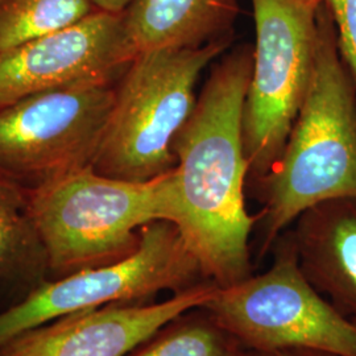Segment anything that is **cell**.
Here are the masks:
<instances>
[{
    "label": "cell",
    "mask_w": 356,
    "mask_h": 356,
    "mask_svg": "<svg viewBox=\"0 0 356 356\" xmlns=\"http://www.w3.org/2000/svg\"><path fill=\"white\" fill-rule=\"evenodd\" d=\"M252 60L251 44L219 58L173 144L169 222L177 226L204 277L219 288L254 275L250 239L257 218L245 207L242 128Z\"/></svg>",
    "instance_id": "cell-1"
},
{
    "label": "cell",
    "mask_w": 356,
    "mask_h": 356,
    "mask_svg": "<svg viewBox=\"0 0 356 356\" xmlns=\"http://www.w3.org/2000/svg\"><path fill=\"white\" fill-rule=\"evenodd\" d=\"M247 189L261 204L256 216L259 259L272 251L307 209L337 198H356V83L323 1L317 61L305 101L280 159Z\"/></svg>",
    "instance_id": "cell-2"
},
{
    "label": "cell",
    "mask_w": 356,
    "mask_h": 356,
    "mask_svg": "<svg viewBox=\"0 0 356 356\" xmlns=\"http://www.w3.org/2000/svg\"><path fill=\"white\" fill-rule=\"evenodd\" d=\"M169 173L129 182L90 165L31 188L29 211L47 251L49 280L134 254L145 225L169 220Z\"/></svg>",
    "instance_id": "cell-3"
},
{
    "label": "cell",
    "mask_w": 356,
    "mask_h": 356,
    "mask_svg": "<svg viewBox=\"0 0 356 356\" xmlns=\"http://www.w3.org/2000/svg\"><path fill=\"white\" fill-rule=\"evenodd\" d=\"M231 44L138 53L115 83L94 170L129 182L169 173L176 165L175 140L197 104L198 81Z\"/></svg>",
    "instance_id": "cell-4"
},
{
    "label": "cell",
    "mask_w": 356,
    "mask_h": 356,
    "mask_svg": "<svg viewBox=\"0 0 356 356\" xmlns=\"http://www.w3.org/2000/svg\"><path fill=\"white\" fill-rule=\"evenodd\" d=\"M256 40L243 106L247 185L280 159L310 88L319 42L322 0H251Z\"/></svg>",
    "instance_id": "cell-5"
},
{
    "label": "cell",
    "mask_w": 356,
    "mask_h": 356,
    "mask_svg": "<svg viewBox=\"0 0 356 356\" xmlns=\"http://www.w3.org/2000/svg\"><path fill=\"white\" fill-rule=\"evenodd\" d=\"M272 252L266 272L218 288L202 307L245 351L310 348L356 356V322L343 317L307 281L288 231Z\"/></svg>",
    "instance_id": "cell-6"
},
{
    "label": "cell",
    "mask_w": 356,
    "mask_h": 356,
    "mask_svg": "<svg viewBox=\"0 0 356 356\" xmlns=\"http://www.w3.org/2000/svg\"><path fill=\"white\" fill-rule=\"evenodd\" d=\"M206 280L177 226L154 220L141 229L138 250L126 259L47 281L0 312V346L70 313L110 304L152 302L160 292L175 294Z\"/></svg>",
    "instance_id": "cell-7"
},
{
    "label": "cell",
    "mask_w": 356,
    "mask_h": 356,
    "mask_svg": "<svg viewBox=\"0 0 356 356\" xmlns=\"http://www.w3.org/2000/svg\"><path fill=\"white\" fill-rule=\"evenodd\" d=\"M115 83L51 90L0 110V170L38 188L92 165Z\"/></svg>",
    "instance_id": "cell-8"
},
{
    "label": "cell",
    "mask_w": 356,
    "mask_h": 356,
    "mask_svg": "<svg viewBox=\"0 0 356 356\" xmlns=\"http://www.w3.org/2000/svg\"><path fill=\"white\" fill-rule=\"evenodd\" d=\"M135 56L124 13L95 10L74 26L0 53V110L51 90L116 83Z\"/></svg>",
    "instance_id": "cell-9"
},
{
    "label": "cell",
    "mask_w": 356,
    "mask_h": 356,
    "mask_svg": "<svg viewBox=\"0 0 356 356\" xmlns=\"http://www.w3.org/2000/svg\"><path fill=\"white\" fill-rule=\"evenodd\" d=\"M219 286L206 280L163 302L110 304L53 319L0 346V356H127L166 323L204 306Z\"/></svg>",
    "instance_id": "cell-10"
},
{
    "label": "cell",
    "mask_w": 356,
    "mask_h": 356,
    "mask_svg": "<svg viewBox=\"0 0 356 356\" xmlns=\"http://www.w3.org/2000/svg\"><path fill=\"white\" fill-rule=\"evenodd\" d=\"M286 231L307 281L356 322V198L316 204Z\"/></svg>",
    "instance_id": "cell-11"
},
{
    "label": "cell",
    "mask_w": 356,
    "mask_h": 356,
    "mask_svg": "<svg viewBox=\"0 0 356 356\" xmlns=\"http://www.w3.org/2000/svg\"><path fill=\"white\" fill-rule=\"evenodd\" d=\"M238 13V0H134L124 20L138 54L234 40Z\"/></svg>",
    "instance_id": "cell-12"
},
{
    "label": "cell",
    "mask_w": 356,
    "mask_h": 356,
    "mask_svg": "<svg viewBox=\"0 0 356 356\" xmlns=\"http://www.w3.org/2000/svg\"><path fill=\"white\" fill-rule=\"evenodd\" d=\"M29 197L31 188L0 170V291L26 296L49 281L48 256Z\"/></svg>",
    "instance_id": "cell-13"
},
{
    "label": "cell",
    "mask_w": 356,
    "mask_h": 356,
    "mask_svg": "<svg viewBox=\"0 0 356 356\" xmlns=\"http://www.w3.org/2000/svg\"><path fill=\"white\" fill-rule=\"evenodd\" d=\"M94 11L90 0H0V53L74 26Z\"/></svg>",
    "instance_id": "cell-14"
},
{
    "label": "cell",
    "mask_w": 356,
    "mask_h": 356,
    "mask_svg": "<svg viewBox=\"0 0 356 356\" xmlns=\"http://www.w3.org/2000/svg\"><path fill=\"white\" fill-rule=\"evenodd\" d=\"M241 348L202 306L182 313L127 356H227Z\"/></svg>",
    "instance_id": "cell-15"
},
{
    "label": "cell",
    "mask_w": 356,
    "mask_h": 356,
    "mask_svg": "<svg viewBox=\"0 0 356 356\" xmlns=\"http://www.w3.org/2000/svg\"><path fill=\"white\" fill-rule=\"evenodd\" d=\"M337 32L338 48L356 83V0H322Z\"/></svg>",
    "instance_id": "cell-16"
},
{
    "label": "cell",
    "mask_w": 356,
    "mask_h": 356,
    "mask_svg": "<svg viewBox=\"0 0 356 356\" xmlns=\"http://www.w3.org/2000/svg\"><path fill=\"white\" fill-rule=\"evenodd\" d=\"M250 356H342L334 354L329 351L321 350H310V348H288V350H277V351H268V353H251Z\"/></svg>",
    "instance_id": "cell-17"
},
{
    "label": "cell",
    "mask_w": 356,
    "mask_h": 356,
    "mask_svg": "<svg viewBox=\"0 0 356 356\" xmlns=\"http://www.w3.org/2000/svg\"><path fill=\"white\" fill-rule=\"evenodd\" d=\"M95 10L104 13H122L127 10L134 0H90Z\"/></svg>",
    "instance_id": "cell-18"
},
{
    "label": "cell",
    "mask_w": 356,
    "mask_h": 356,
    "mask_svg": "<svg viewBox=\"0 0 356 356\" xmlns=\"http://www.w3.org/2000/svg\"><path fill=\"white\" fill-rule=\"evenodd\" d=\"M227 356H250L248 354V351H245V350H242V348H236L235 351H232L229 355Z\"/></svg>",
    "instance_id": "cell-19"
}]
</instances>
